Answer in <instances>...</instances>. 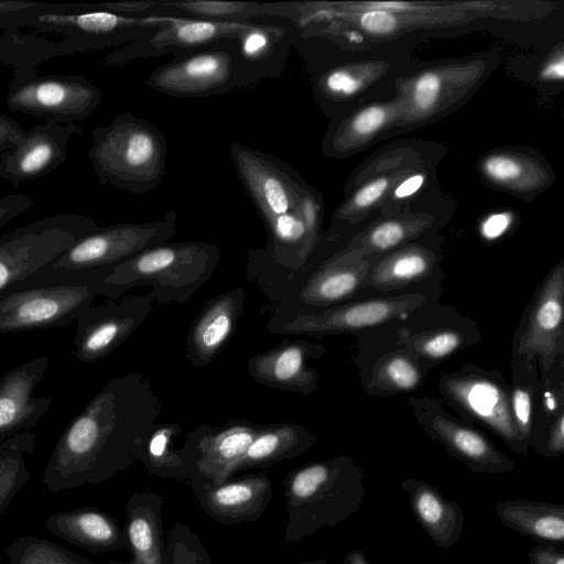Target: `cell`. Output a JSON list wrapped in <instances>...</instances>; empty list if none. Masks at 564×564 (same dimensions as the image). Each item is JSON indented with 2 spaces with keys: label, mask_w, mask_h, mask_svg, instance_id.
<instances>
[{
  "label": "cell",
  "mask_w": 564,
  "mask_h": 564,
  "mask_svg": "<svg viewBox=\"0 0 564 564\" xmlns=\"http://www.w3.org/2000/svg\"><path fill=\"white\" fill-rule=\"evenodd\" d=\"M97 227V221L86 215L61 213L1 235L0 294L41 271Z\"/></svg>",
  "instance_id": "cell-6"
},
{
  "label": "cell",
  "mask_w": 564,
  "mask_h": 564,
  "mask_svg": "<svg viewBox=\"0 0 564 564\" xmlns=\"http://www.w3.org/2000/svg\"><path fill=\"white\" fill-rule=\"evenodd\" d=\"M362 87L360 78L351 72L337 68L324 74L317 83L321 95L327 98H347L356 95Z\"/></svg>",
  "instance_id": "cell-40"
},
{
  "label": "cell",
  "mask_w": 564,
  "mask_h": 564,
  "mask_svg": "<svg viewBox=\"0 0 564 564\" xmlns=\"http://www.w3.org/2000/svg\"><path fill=\"white\" fill-rule=\"evenodd\" d=\"M539 455L554 458L564 454V412L560 413L546 427L530 442Z\"/></svg>",
  "instance_id": "cell-41"
},
{
  "label": "cell",
  "mask_w": 564,
  "mask_h": 564,
  "mask_svg": "<svg viewBox=\"0 0 564 564\" xmlns=\"http://www.w3.org/2000/svg\"><path fill=\"white\" fill-rule=\"evenodd\" d=\"M25 130L13 118L0 113V153L15 145L24 135Z\"/></svg>",
  "instance_id": "cell-50"
},
{
  "label": "cell",
  "mask_w": 564,
  "mask_h": 564,
  "mask_svg": "<svg viewBox=\"0 0 564 564\" xmlns=\"http://www.w3.org/2000/svg\"><path fill=\"white\" fill-rule=\"evenodd\" d=\"M111 268L70 272L39 271L0 294V334L68 326L101 295Z\"/></svg>",
  "instance_id": "cell-3"
},
{
  "label": "cell",
  "mask_w": 564,
  "mask_h": 564,
  "mask_svg": "<svg viewBox=\"0 0 564 564\" xmlns=\"http://www.w3.org/2000/svg\"><path fill=\"white\" fill-rule=\"evenodd\" d=\"M238 177L265 225L299 205L312 191L283 160L239 142L229 145Z\"/></svg>",
  "instance_id": "cell-13"
},
{
  "label": "cell",
  "mask_w": 564,
  "mask_h": 564,
  "mask_svg": "<svg viewBox=\"0 0 564 564\" xmlns=\"http://www.w3.org/2000/svg\"><path fill=\"white\" fill-rule=\"evenodd\" d=\"M341 564H370V562L364 551L351 550L346 554Z\"/></svg>",
  "instance_id": "cell-55"
},
{
  "label": "cell",
  "mask_w": 564,
  "mask_h": 564,
  "mask_svg": "<svg viewBox=\"0 0 564 564\" xmlns=\"http://www.w3.org/2000/svg\"><path fill=\"white\" fill-rule=\"evenodd\" d=\"M410 235V228L398 220H387L375 226L352 245V250L361 254L390 250L402 243Z\"/></svg>",
  "instance_id": "cell-39"
},
{
  "label": "cell",
  "mask_w": 564,
  "mask_h": 564,
  "mask_svg": "<svg viewBox=\"0 0 564 564\" xmlns=\"http://www.w3.org/2000/svg\"><path fill=\"white\" fill-rule=\"evenodd\" d=\"M474 340L457 327H440L422 332L402 328L398 333L397 345L412 352L425 366H432L451 358Z\"/></svg>",
  "instance_id": "cell-34"
},
{
  "label": "cell",
  "mask_w": 564,
  "mask_h": 564,
  "mask_svg": "<svg viewBox=\"0 0 564 564\" xmlns=\"http://www.w3.org/2000/svg\"><path fill=\"white\" fill-rule=\"evenodd\" d=\"M530 564H564L563 550L553 543H538L529 552Z\"/></svg>",
  "instance_id": "cell-51"
},
{
  "label": "cell",
  "mask_w": 564,
  "mask_h": 564,
  "mask_svg": "<svg viewBox=\"0 0 564 564\" xmlns=\"http://www.w3.org/2000/svg\"><path fill=\"white\" fill-rule=\"evenodd\" d=\"M219 250L205 242L161 243L113 265L101 280V295L117 296L141 279L170 273H203L216 263Z\"/></svg>",
  "instance_id": "cell-15"
},
{
  "label": "cell",
  "mask_w": 564,
  "mask_h": 564,
  "mask_svg": "<svg viewBox=\"0 0 564 564\" xmlns=\"http://www.w3.org/2000/svg\"><path fill=\"white\" fill-rule=\"evenodd\" d=\"M425 301L421 293L369 299L315 314L300 315L285 329L314 335L360 330L405 317Z\"/></svg>",
  "instance_id": "cell-17"
},
{
  "label": "cell",
  "mask_w": 564,
  "mask_h": 564,
  "mask_svg": "<svg viewBox=\"0 0 564 564\" xmlns=\"http://www.w3.org/2000/svg\"><path fill=\"white\" fill-rule=\"evenodd\" d=\"M173 19L162 15L129 17L95 9L41 15L32 28L62 35L57 42H46L53 46L51 55H55L121 47L151 34Z\"/></svg>",
  "instance_id": "cell-9"
},
{
  "label": "cell",
  "mask_w": 564,
  "mask_h": 564,
  "mask_svg": "<svg viewBox=\"0 0 564 564\" xmlns=\"http://www.w3.org/2000/svg\"><path fill=\"white\" fill-rule=\"evenodd\" d=\"M426 366L400 347L380 356L372 365L365 389L368 394L388 397L416 390L424 381Z\"/></svg>",
  "instance_id": "cell-30"
},
{
  "label": "cell",
  "mask_w": 564,
  "mask_h": 564,
  "mask_svg": "<svg viewBox=\"0 0 564 564\" xmlns=\"http://www.w3.org/2000/svg\"><path fill=\"white\" fill-rule=\"evenodd\" d=\"M235 317L231 297H223L209 306L193 333V346L197 355L207 359L221 347L229 336Z\"/></svg>",
  "instance_id": "cell-35"
},
{
  "label": "cell",
  "mask_w": 564,
  "mask_h": 564,
  "mask_svg": "<svg viewBox=\"0 0 564 564\" xmlns=\"http://www.w3.org/2000/svg\"><path fill=\"white\" fill-rule=\"evenodd\" d=\"M387 119L382 107L370 106L359 111L350 122V130L355 135L369 137L378 131Z\"/></svg>",
  "instance_id": "cell-45"
},
{
  "label": "cell",
  "mask_w": 564,
  "mask_h": 564,
  "mask_svg": "<svg viewBox=\"0 0 564 564\" xmlns=\"http://www.w3.org/2000/svg\"><path fill=\"white\" fill-rule=\"evenodd\" d=\"M19 564H78L59 550L43 542L29 545L22 553Z\"/></svg>",
  "instance_id": "cell-43"
},
{
  "label": "cell",
  "mask_w": 564,
  "mask_h": 564,
  "mask_svg": "<svg viewBox=\"0 0 564 564\" xmlns=\"http://www.w3.org/2000/svg\"><path fill=\"white\" fill-rule=\"evenodd\" d=\"M299 564H328L325 560H317V561H311V562H304Z\"/></svg>",
  "instance_id": "cell-57"
},
{
  "label": "cell",
  "mask_w": 564,
  "mask_h": 564,
  "mask_svg": "<svg viewBox=\"0 0 564 564\" xmlns=\"http://www.w3.org/2000/svg\"><path fill=\"white\" fill-rule=\"evenodd\" d=\"M442 87V80L435 73L422 74L413 87V102L420 111H429L436 104Z\"/></svg>",
  "instance_id": "cell-42"
},
{
  "label": "cell",
  "mask_w": 564,
  "mask_h": 564,
  "mask_svg": "<svg viewBox=\"0 0 564 564\" xmlns=\"http://www.w3.org/2000/svg\"><path fill=\"white\" fill-rule=\"evenodd\" d=\"M102 101L98 86L79 75H37L28 65L15 68L6 97L14 112L63 123L82 121Z\"/></svg>",
  "instance_id": "cell-7"
},
{
  "label": "cell",
  "mask_w": 564,
  "mask_h": 564,
  "mask_svg": "<svg viewBox=\"0 0 564 564\" xmlns=\"http://www.w3.org/2000/svg\"><path fill=\"white\" fill-rule=\"evenodd\" d=\"M128 392L126 379L112 380L68 423L45 469L52 489L105 480L137 456Z\"/></svg>",
  "instance_id": "cell-1"
},
{
  "label": "cell",
  "mask_w": 564,
  "mask_h": 564,
  "mask_svg": "<svg viewBox=\"0 0 564 564\" xmlns=\"http://www.w3.org/2000/svg\"><path fill=\"white\" fill-rule=\"evenodd\" d=\"M371 6L376 7V10H383L390 12V10H405L409 4L404 2H373Z\"/></svg>",
  "instance_id": "cell-56"
},
{
  "label": "cell",
  "mask_w": 564,
  "mask_h": 564,
  "mask_svg": "<svg viewBox=\"0 0 564 564\" xmlns=\"http://www.w3.org/2000/svg\"><path fill=\"white\" fill-rule=\"evenodd\" d=\"M389 181L379 177L364 185L352 197L355 208L365 209L376 203L387 191Z\"/></svg>",
  "instance_id": "cell-48"
},
{
  "label": "cell",
  "mask_w": 564,
  "mask_h": 564,
  "mask_svg": "<svg viewBox=\"0 0 564 564\" xmlns=\"http://www.w3.org/2000/svg\"><path fill=\"white\" fill-rule=\"evenodd\" d=\"M145 85L176 98H202L241 88L236 57V40L219 42L175 55L154 68Z\"/></svg>",
  "instance_id": "cell-10"
},
{
  "label": "cell",
  "mask_w": 564,
  "mask_h": 564,
  "mask_svg": "<svg viewBox=\"0 0 564 564\" xmlns=\"http://www.w3.org/2000/svg\"><path fill=\"white\" fill-rule=\"evenodd\" d=\"M361 28L372 34H389L398 26L397 18L383 10H369L359 19Z\"/></svg>",
  "instance_id": "cell-47"
},
{
  "label": "cell",
  "mask_w": 564,
  "mask_h": 564,
  "mask_svg": "<svg viewBox=\"0 0 564 564\" xmlns=\"http://www.w3.org/2000/svg\"><path fill=\"white\" fill-rule=\"evenodd\" d=\"M512 223L509 213H495L486 217L480 224V235L486 240H495L507 232Z\"/></svg>",
  "instance_id": "cell-49"
},
{
  "label": "cell",
  "mask_w": 564,
  "mask_h": 564,
  "mask_svg": "<svg viewBox=\"0 0 564 564\" xmlns=\"http://www.w3.org/2000/svg\"><path fill=\"white\" fill-rule=\"evenodd\" d=\"M167 564H200L198 554L191 550L183 540L170 539L167 546Z\"/></svg>",
  "instance_id": "cell-52"
},
{
  "label": "cell",
  "mask_w": 564,
  "mask_h": 564,
  "mask_svg": "<svg viewBox=\"0 0 564 564\" xmlns=\"http://www.w3.org/2000/svg\"><path fill=\"white\" fill-rule=\"evenodd\" d=\"M540 372L531 440L564 412V362L558 360L550 370ZM529 442V445H530Z\"/></svg>",
  "instance_id": "cell-37"
},
{
  "label": "cell",
  "mask_w": 564,
  "mask_h": 564,
  "mask_svg": "<svg viewBox=\"0 0 564 564\" xmlns=\"http://www.w3.org/2000/svg\"><path fill=\"white\" fill-rule=\"evenodd\" d=\"M134 323L128 301L88 307L76 322V357L88 365L106 357Z\"/></svg>",
  "instance_id": "cell-22"
},
{
  "label": "cell",
  "mask_w": 564,
  "mask_h": 564,
  "mask_svg": "<svg viewBox=\"0 0 564 564\" xmlns=\"http://www.w3.org/2000/svg\"><path fill=\"white\" fill-rule=\"evenodd\" d=\"M256 435L251 427L234 426L203 438L198 444L191 477L210 484L227 481Z\"/></svg>",
  "instance_id": "cell-26"
},
{
  "label": "cell",
  "mask_w": 564,
  "mask_h": 564,
  "mask_svg": "<svg viewBox=\"0 0 564 564\" xmlns=\"http://www.w3.org/2000/svg\"><path fill=\"white\" fill-rule=\"evenodd\" d=\"M372 264L357 251L339 256L325 263L305 285L302 297L306 303H338L365 288Z\"/></svg>",
  "instance_id": "cell-24"
},
{
  "label": "cell",
  "mask_w": 564,
  "mask_h": 564,
  "mask_svg": "<svg viewBox=\"0 0 564 564\" xmlns=\"http://www.w3.org/2000/svg\"><path fill=\"white\" fill-rule=\"evenodd\" d=\"M437 262L434 252L412 246L398 250L372 264L365 288L390 292L427 278Z\"/></svg>",
  "instance_id": "cell-29"
},
{
  "label": "cell",
  "mask_w": 564,
  "mask_h": 564,
  "mask_svg": "<svg viewBox=\"0 0 564 564\" xmlns=\"http://www.w3.org/2000/svg\"><path fill=\"white\" fill-rule=\"evenodd\" d=\"M542 77L552 80H562L564 77V59L560 55L558 58L551 61L542 70Z\"/></svg>",
  "instance_id": "cell-54"
},
{
  "label": "cell",
  "mask_w": 564,
  "mask_h": 564,
  "mask_svg": "<svg viewBox=\"0 0 564 564\" xmlns=\"http://www.w3.org/2000/svg\"><path fill=\"white\" fill-rule=\"evenodd\" d=\"M319 213V198L310 191L296 207L267 224L274 252L305 258L316 240Z\"/></svg>",
  "instance_id": "cell-27"
},
{
  "label": "cell",
  "mask_w": 564,
  "mask_h": 564,
  "mask_svg": "<svg viewBox=\"0 0 564 564\" xmlns=\"http://www.w3.org/2000/svg\"><path fill=\"white\" fill-rule=\"evenodd\" d=\"M510 406L516 429L529 445L534 423L536 399L540 386L538 362L522 357H512Z\"/></svg>",
  "instance_id": "cell-33"
},
{
  "label": "cell",
  "mask_w": 564,
  "mask_h": 564,
  "mask_svg": "<svg viewBox=\"0 0 564 564\" xmlns=\"http://www.w3.org/2000/svg\"><path fill=\"white\" fill-rule=\"evenodd\" d=\"M50 358L39 356L13 368L0 378V445L8 437L25 432L46 413L50 397H35Z\"/></svg>",
  "instance_id": "cell-18"
},
{
  "label": "cell",
  "mask_w": 564,
  "mask_h": 564,
  "mask_svg": "<svg viewBox=\"0 0 564 564\" xmlns=\"http://www.w3.org/2000/svg\"><path fill=\"white\" fill-rule=\"evenodd\" d=\"M316 436L294 427H276L257 434L236 469L271 465L280 459L297 456L310 448Z\"/></svg>",
  "instance_id": "cell-32"
},
{
  "label": "cell",
  "mask_w": 564,
  "mask_h": 564,
  "mask_svg": "<svg viewBox=\"0 0 564 564\" xmlns=\"http://www.w3.org/2000/svg\"><path fill=\"white\" fill-rule=\"evenodd\" d=\"M424 176L422 174H414L403 181L394 191L398 198H405L414 194L422 186Z\"/></svg>",
  "instance_id": "cell-53"
},
{
  "label": "cell",
  "mask_w": 564,
  "mask_h": 564,
  "mask_svg": "<svg viewBox=\"0 0 564 564\" xmlns=\"http://www.w3.org/2000/svg\"><path fill=\"white\" fill-rule=\"evenodd\" d=\"M512 357L536 361L539 371L564 359V262L553 267L540 283L522 318Z\"/></svg>",
  "instance_id": "cell-12"
},
{
  "label": "cell",
  "mask_w": 564,
  "mask_h": 564,
  "mask_svg": "<svg viewBox=\"0 0 564 564\" xmlns=\"http://www.w3.org/2000/svg\"><path fill=\"white\" fill-rule=\"evenodd\" d=\"M192 478V490L199 506L221 523L254 521L262 516L272 498V482L264 474L221 484Z\"/></svg>",
  "instance_id": "cell-19"
},
{
  "label": "cell",
  "mask_w": 564,
  "mask_h": 564,
  "mask_svg": "<svg viewBox=\"0 0 564 564\" xmlns=\"http://www.w3.org/2000/svg\"><path fill=\"white\" fill-rule=\"evenodd\" d=\"M83 129L76 123L46 120L25 131L22 139L0 156V180L18 187L62 166L67 145Z\"/></svg>",
  "instance_id": "cell-16"
},
{
  "label": "cell",
  "mask_w": 564,
  "mask_h": 564,
  "mask_svg": "<svg viewBox=\"0 0 564 564\" xmlns=\"http://www.w3.org/2000/svg\"><path fill=\"white\" fill-rule=\"evenodd\" d=\"M52 531L85 547H120L122 534L106 514L94 510L66 512L51 519Z\"/></svg>",
  "instance_id": "cell-31"
},
{
  "label": "cell",
  "mask_w": 564,
  "mask_h": 564,
  "mask_svg": "<svg viewBox=\"0 0 564 564\" xmlns=\"http://www.w3.org/2000/svg\"><path fill=\"white\" fill-rule=\"evenodd\" d=\"M438 391L459 417L497 435L513 453L525 456L529 445L518 433L510 406V386L495 369L467 364L442 373Z\"/></svg>",
  "instance_id": "cell-5"
},
{
  "label": "cell",
  "mask_w": 564,
  "mask_h": 564,
  "mask_svg": "<svg viewBox=\"0 0 564 564\" xmlns=\"http://www.w3.org/2000/svg\"><path fill=\"white\" fill-rule=\"evenodd\" d=\"M291 26L256 24L236 40V57L241 88L264 78L281 77L292 44Z\"/></svg>",
  "instance_id": "cell-20"
},
{
  "label": "cell",
  "mask_w": 564,
  "mask_h": 564,
  "mask_svg": "<svg viewBox=\"0 0 564 564\" xmlns=\"http://www.w3.org/2000/svg\"><path fill=\"white\" fill-rule=\"evenodd\" d=\"M484 172L494 182L505 184L518 178L522 169L512 158L494 155L484 162Z\"/></svg>",
  "instance_id": "cell-44"
},
{
  "label": "cell",
  "mask_w": 564,
  "mask_h": 564,
  "mask_svg": "<svg viewBox=\"0 0 564 564\" xmlns=\"http://www.w3.org/2000/svg\"><path fill=\"white\" fill-rule=\"evenodd\" d=\"M408 495L411 512L436 546L447 550L462 535L465 516L457 501L447 499L426 480L408 477L401 482Z\"/></svg>",
  "instance_id": "cell-21"
},
{
  "label": "cell",
  "mask_w": 564,
  "mask_h": 564,
  "mask_svg": "<svg viewBox=\"0 0 564 564\" xmlns=\"http://www.w3.org/2000/svg\"><path fill=\"white\" fill-rule=\"evenodd\" d=\"M495 510L512 531L539 543L562 545L564 542L563 503L513 499L499 502Z\"/></svg>",
  "instance_id": "cell-25"
},
{
  "label": "cell",
  "mask_w": 564,
  "mask_h": 564,
  "mask_svg": "<svg viewBox=\"0 0 564 564\" xmlns=\"http://www.w3.org/2000/svg\"><path fill=\"white\" fill-rule=\"evenodd\" d=\"M33 198L23 193L0 196V229L34 205Z\"/></svg>",
  "instance_id": "cell-46"
},
{
  "label": "cell",
  "mask_w": 564,
  "mask_h": 564,
  "mask_svg": "<svg viewBox=\"0 0 564 564\" xmlns=\"http://www.w3.org/2000/svg\"><path fill=\"white\" fill-rule=\"evenodd\" d=\"M86 10H90V3L0 0V30L10 32L23 26L32 28L41 15L75 13Z\"/></svg>",
  "instance_id": "cell-36"
},
{
  "label": "cell",
  "mask_w": 564,
  "mask_h": 564,
  "mask_svg": "<svg viewBox=\"0 0 564 564\" xmlns=\"http://www.w3.org/2000/svg\"><path fill=\"white\" fill-rule=\"evenodd\" d=\"M161 506L160 497L153 494L139 495L130 501L127 538L132 560L127 564H164Z\"/></svg>",
  "instance_id": "cell-28"
},
{
  "label": "cell",
  "mask_w": 564,
  "mask_h": 564,
  "mask_svg": "<svg viewBox=\"0 0 564 564\" xmlns=\"http://www.w3.org/2000/svg\"><path fill=\"white\" fill-rule=\"evenodd\" d=\"M408 404L426 436L469 469L480 474H505L516 469L514 462L498 449L476 426L445 411L440 400L409 397Z\"/></svg>",
  "instance_id": "cell-11"
},
{
  "label": "cell",
  "mask_w": 564,
  "mask_h": 564,
  "mask_svg": "<svg viewBox=\"0 0 564 564\" xmlns=\"http://www.w3.org/2000/svg\"><path fill=\"white\" fill-rule=\"evenodd\" d=\"M175 230L176 214L173 210L167 212L163 219L150 223L98 226L42 270L70 272L112 268L148 248L164 243Z\"/></svg>",
  "instance_id": "cell-8"
},
{
  "label": "cell",
  "mask_w": 564,
  "mask_h": 564,
  "mask_svg": "<svg viewBox=\"0 0 564 564\" xmlns=\"http://www.w3.org/2000/svg\"><path fill=\"white\" fill-rule=\"evenodd\" d=\"M250 22H214L175 18L151 34L107 54L101 63L122 67L138 58L181 55L219 42L237 40Z\"/></svg>",
  "instance_id": "cell-14"
},
{
  "label": "cell",
  "mask_w": 564,
  "mask_h": 564,
  "mask_svg": "<svg viewBox=\"0 0 564 564\" xmlns=\"http://www.w3.org/2000/svg\"><path fill=\"white\" fill-rule=\"evenodd\" d=\"M305 350L302 346H290L274 352L270 358L269 379L279 383L300 381L308 390L316 387L315 371L304 370Z\"/></svg>",
  "instance_id": "cell-38"
},
{
  "label": "cell",
  "mask_w": 564,
  "mask_h": 564,
  "mask_svg": "<svg viewBox=\"0 0 564 564\" xmlns=\"http://www.w3.org/2000/svg\"><path fill=\"white\" fill-rule=\"evenodd\" d=\"M155 15L214 22H249L260 17L301 19L299 3L220 0H158Z\"/></svg>",
  "instance_id": "cell-23"
},
{
  "label": "cell",
  "mask_w": 564,
  "mask_h": 564,
  "mask_svg": "<svg viewBox=\"0 0 564 564\" xmlns=\"http://www.w3.org/2000/svg\"><path fill=\"white\" fill-rule=\"evenodd\" d=\"M88 158L100 184L140 196L165 175L167 141L152 122L124 111L91 131Z\"/></svg>",
  "instance_id": "cell-4"
},
{
  "label": "cell",
  "mask_w": 564,
  "mask_h": 564,
  "mask_svg": "<svg viewBox=\"0 0 564 564\" xmlns=\"http://www.w3.org/2000/svg\"><path fill=\"white\" fill-rule=\"evenodd\" d=\"M364 479L361 466L346 455L302 466L288 475L285 542H300L322 527L334 528L356 513L365 497Z\"/></svg>",
  "instance_id": "cell-2"
}]
</instances>
